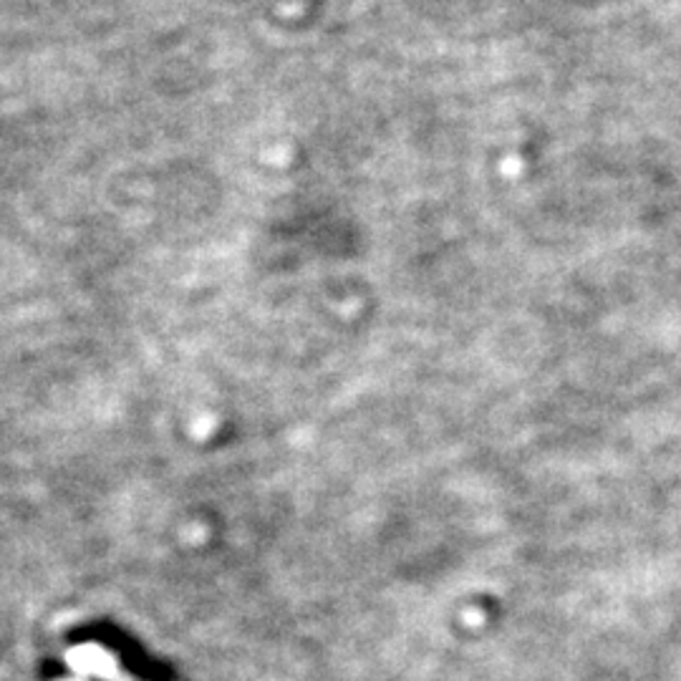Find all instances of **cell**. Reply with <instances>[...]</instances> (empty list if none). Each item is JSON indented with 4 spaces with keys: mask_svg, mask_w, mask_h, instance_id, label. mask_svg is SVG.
I'll return each instance as SVG.
<instances>
[{
    "mask_svg": "<svg viewBox=\"0 0 681 681\" xmlns=\"http://www.w3.org/2000/svg\"><path fill=\"white\" fill-rule=\"evenodd\" d=\"M66 662L71 671L81 674V677H97L104 681L119 679L117 659L99 646H79L71 648L66 654Z\"/></svg>",
    "mask_w": 681,
    "mask_h": 681,
    "instance_id": "cell-1",
    "label": "cell"
},
{
    "mask_svg": "<svg viewBox=\"0 0 681 681\" xmlns=\"http://www.w3.org/2000/svg\"><path fill=\"white\" fill-rule=\"evenodd\" d=\"M117 681H132V679H121V677H119V679Z\"/></svg>",
    "mask_w": 681,
    "mask_h": 681,
    "instance_id": "cell-2",
    "label": "cell"
},
{
    "mask_svg": "<svg viewBox=\"0 0 681 681\" xmlns=\"http://www.w3.org/2000/svg\"><path fill=\"white\" fill-rule=\"evenodd\" d=\"M64 681H81V679H64Z\"/></svg>",
    "mask_w": 681,
    "mask_h": 681,
    "instance_id": "cell-3",
    "label": "cell"
}]
</instances>
